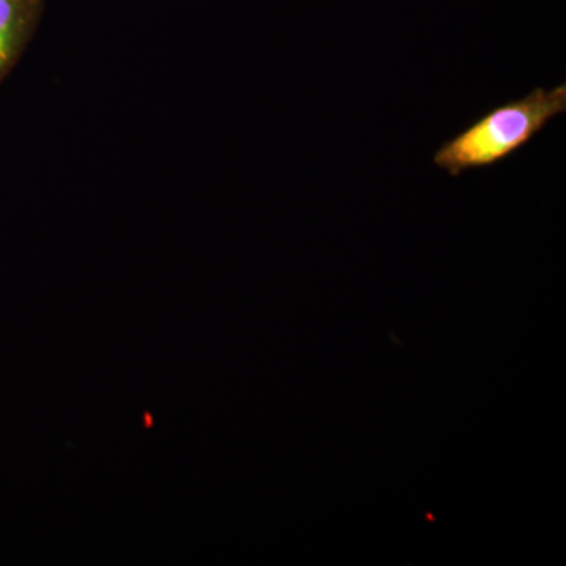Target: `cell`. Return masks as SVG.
Masks as SVG:
<instances>
[{
	"mask_svg": "<svg viewBox=\"0 0 566 566\" xmlns=\"http://www.w3.org/2000/svg\"><path fill=\"white\" fill-rule=\"evenodd\" d=\"M566 112V82L546 91L536 87L523 98L501 104L446 140L436 150L434 166L452 178L468 170L505 161Z\"/></svg>",
	"mask_w": 566,
	"mask_h": 566,
	"instance_id": "6da1fadb",
	"label": "cell"
},
{
	"mask_svg": "<svg viewBox=\"0 0 566 566\" xmlns=\"http://www.w3.org/2000/svg\"><path fill=\"white\" fill-rule=\"evenodd\" d=\"M39 7V0H0V82L28 44Z\"/></svg>",
	"mask_w": 566,
	"mask_h": 566,
	"instance_id": "7a4b0ae2",
	"label": "cell"
}]
</instances>
